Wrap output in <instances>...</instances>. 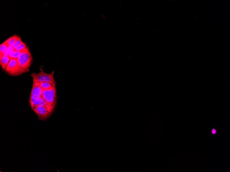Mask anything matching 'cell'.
Wrapping results in <instances>:
<instances>
[{"instance_id": "14", "label": "cell", "mask_w": 230, "mask_h": 172, "mask_svg": "<svg viewBox=\"0 0 230 172\" xmlns=\"http://www.w3.org/2000/svg\"><path fill=\"white\" fill-rule=\"evenodd\" d=\"M23 42L21 40V38L19 37V38L18 39V40L16 41V42L15 43L14 45H13V47L14 49H15L18 46H19L21 43Z\"/></svg>"}, {"instance_id": "11", "label": "cell", "mask_w": 230, "mask_h": 172, "mask_svg": "<svg viewBox=\"0 0 230 172\" xmlns=\"http://www.w3.org/2000/svg\"><path fill=\"white\" fill-rule=\"evenodd\" d=\"M8 47L9 46L5 41L3 43L1 44V45H0V57H3L5 51L6 50Z\"/></svg>"}, {"instance_id": "1", "label": "cell", "mask_w": 230, "mask_h": 172, "mask_svg": "<svg viewBox=\"0 0 230 172\" xmlns=\"http://www.w3.org/2000/svg\"><path fill=\"white\" fill-rule=\"evenodd\" d=\"M19 75L27 72L32 63V57L29 48L23 52L17 59Z\"/></svg>"}, {"instance_id": "5", "label": "cell", "mask_w": 230, "mask_h": 172, "mask_svg": "<svg viewBox=\"0 0 230 172\" xmlns=\"http://www.w3.org/2000/svg\"><path fill=\"white\" fill-rule=\"evenodd\" d=\"M38 117L39 119L45 121L50 116L52 113L42 105H40L33 110Z\"/></svg>"}, {"instance_id": "8", "label": "cell", "mask_w": 230, "mask_h": 172, "mask_svg": "<svg viewBox=\"0 0 230 172\" xmlns=\"http://www.w3.org/2000/svg\"><path fill=\"white\" fill-rule=\"evenodd\" d=\"M28 48H29L27 47L26 48L23 49V50L20 51H16L13 50L9 53V55H8V56L11 59H18L20 55H21V54L23 52L27 50Z\"/></svg>"}, {"instance_id": "7", "label": "cell", "mask_w": 230, "mask_h": 172, "mask_svg": "<svg viewBox=\"0 0 230 172\" xmlns=\"http://www.w3.org/2000/svg\"><path fill=\"white\" fill-rule=\"evenodd\" d=\"M11 60L10 58L8 56H3V57H0V64L3 70L7 67Z\"/></svg>"}, {"instance_id": "15", "label": "cell", "mask_w": 230, "mask_h": 172, "mask_svg": "<svg viewBox=\"0 0 230 172\" xmlns=\"http://www.w3.org/2000/svg\"><path fill=\"white\" fill-rule=\"evenodd\" d=\"M212 133H213V134H215V133H216V130H214V129L213 130H212Z\"/></svg>"}, {"instance_id": "12", "label": "cell", "mask_w": 230, "mask_h": 172, "mask_svg": "<svg viewBox=\"0 0 230 172\" xmlns=\"http://www.w3.org/2000/svg\"><path fill=\"white\" fill-rule=\"evenodd\" d=\"M27 45L24 42H23L20 45L16 48L15 49H14L15 51H20L23 50L27 47Z\"/></svg>"}, {"instance_id": "9", "label": "cell", "mask_w": 230, "mask_h": 172, "mask_svg": "<svg viewBox=\"0 0 230 172\" xmlns=\"http://www.w3.org/2000/svg\"><path fill=\"white\" fill-rule=\"evenodd\" d=\"M56 82H43L39 83L40 87L42 90H47L56 86Z\"/></svg>"}, {"instance_id": "4", "label": "cell", "mask_w": 230, "mask_h": 172, "mask_svg": "<svg viewBox=\"0 0 230 172\" xmlns=\"http://www.w3.org/2000/svg\"><path fill=\"white\" fill-rule=\"evenodd\" d=\"M4 70L10 75L13 76L19 75L17 59H11Z\"/></svg>"}, {"instance_id": "13", "label": "cell", "mask_w": 230, "mask_h": 172, "mask_svg": "<svg viewBox=\"0 0 230 172\" xmlns=\"http://www.w3.org/2000/svg\"><path fill=\"white\" fill-rule=\"evenodd\" d=\"M13 50H14V49L13 47H8L6 50L5 51L4 54H3V56H8L9 53Z\"/></svg>"}, {"instance_id": "2", "label": "cell", "mask_w": 230, "mask_h": 172, "mask_svg": "<svg viewBox=\"0 0 230 172\" xmlns=\"http://www.w3.org/2000/svg\"><path fill=\"white\" fill-rule=\"evenodd\" d=\"M42 96L47 102L50 111L52 113L54 111L57 103V92L56 86L43 90Z\"/></svg>"}, {"instance_id": "10", "label": "cell", "mask_w": 230, "mask_h": 172, "mask_svg": "<svg viewBox=\"0 0 230 172\" xmlns=\"http://www.w3.org/2000/svg\"><path fill=\"white\" fill-rule=\"evenodd\" d=\"M20 37L17 35L11 36V37L8 38L7 40L5 41L7 43L9 47H13L15 43Z\"/></svg>"}, {"instance_id": "3", "label": "cell", "mask_w": 230, "mask_h": 172, "mask_svg": "<svg viewBox=\"0 0 230 172\" xmlns=\"http://www.w3.org/2000/svg\"><path fill=\"white\" fill-rule=\"evenodd\" d=\"M54 71L50 74L46 73L40 68V72L39 73H34L32 74L31 76L33 78V82L41 83L47 82L52 83L56 82L54 79Z\"/></svg>"}, {"instance_id": "6", "label": "cell", "mask_w": 230, "mask_h": 172, "mask_svg": "<svg viewBox=\"0 0 230 172\" xmlns=\"http://www.w3.org/2000/svg\"><path fill=\"white\" fill-rule=\"evenodd\" d=\"M42 89L40 87L39 83L33 82V85L30 99L37 98L42 96Z\"/></svg>"}]
</instances>
